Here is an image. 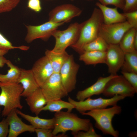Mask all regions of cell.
Returning <instances> with one entry per match:
<instances>
[{
	"label": "cell",
	"mask_w": 137,
	"mask_h": 137,
	"mask_svg": "<svg viewBox=\"0 0 137 137\" xmlns=\"http://www.w3.org/2000/svg\"><path fill=\"white\" fill-rule=\"evenodd\" d=\"M103 23L101 12L99 8L94 9L90 18L81 23L78 38L70 46L80 54L83 53L84 47L98 36L100 28Z\"/></svg>",
	"instance_id": "cell-1"
},
{
	"label": "cell",
	"mask_w": 137,
	"mask_h": 137,
	"mask_svg": "<svg viewBox=\"0 0 137 137\" xmlns=\"http://www.w3.org/2000/svg\"><path fill=\"white\" fill-rule=\"evenodd\" d=\"M55 124L52 133L54 136L60 133H65L68 131L72 134L80 131H85L91 123L90 119L78 117L71 112L60 111L54 114Z\"/></svg>",
	"instance_id": "cell-2"
},
{
	"label": "cell",
	"mask_w": 137,
	"mask_h": 137,
	"mask_svg": "<svg viewBox=\"0 0 137 137\" xmlns=\"http://www.w3.org/2000/svg\"><path fill=\"white\" fill-rule=\"evenodd\" d=\"M122 111L121 107L116 105L110 108L94 109L81 114L90 116L94 119L95 122V127L103 134L118 137L119 132L113 128L112 121L114 116L120 114Z\"/></svg>",
	"instance_id": "cell-3"
},
{
	"label": "cell",
	"mask_w": 137,
	"mask_h": 137,
	"mask_svg": "<svg viewBox=\"0 0 137 137\" xmlns=\"http://www.w3.org/2000/svg\"><path fill=\"white\" fill-rule=\"evenodd\" d=\"M0 106L4 107L2 116L6 117L13 110L23 108L20 100L23 88L21 84L0 82Z\"/></svg>",
	"instance_id": "cell-4"
},
{
	"label": "cell",
	"mask_w": 137,
	"mask_h": 137,
	"mask_svg": "<svg viewBox=\"0 0 137 137\" xmlns=\"http://www.w3.org/2000/svg\"><path fill=\"white\" fill-rule=\"evenodd\" d=\"M81 25V23L75 22L64 30H55L52 36L55 39V43L52 51L56 53L63 52L68 47L75 43L79 37Z\"/></svg>",
	"instance_id": "cell-5"
},
{
	"label": "cell",
	"mask_w": 137,
	"mask_h": 137,
	"mask_svg": "<svg viewBox=\"0 0 137 137\" xmlns=\"http://www.w3.org/2000/svg\"><path fill=\"white\" fill-rule=\"evenodd\" d=\"M125 98L124 96L116 95L108 99L99 97L93 99L89 97L83 100L76 101L69 97L68 101L73 105L75 109L81 114L87 111L106 108L109 106L116 105L119 101Z\"/></svg>",
	"instance_id": "cell-6"
},
{
	"label": "cell",
	"mask_w": 137,
	"mask_h": 137,
	"mask_svg": "<svg viewBox=\"0 0 137 137\" xmlns=\"http://www.w3.org/2000/svg\"><path fill=\"white\" fill-rule=\"evenodd\" d=\"M137 93L122 75H117L107 82L102 94L108 97H112L117 95L126 97H132Z\"/></svg>",
	"instance_id": "cell-7"
},
{
	"label": "cell",
	"mask_w": 137,
	"mask_h": 137,
	"mask_svg": "<svg viewBox=\"0 0 137 137\" xmlns=\"http://www.w3.org/2000/svg\"><path fill=\"white\" fill-rule=\"evenodd\" d=\"M132 28L126 21L110 24H101L98 36L102 38L108 44H119L125 32Z\"/></svg>",
	"instance_id": "cell-8"
},
{
	"label": "cell",
	"mask_w": 137,
	"mask_h": 137,
	"mask_svg": "<svg viewBox=\"0 0 137 137\" xmlns=\"http://www.w3.org/2000/svg\"><path fill=\"white\" fill-rule=\"evenodd\" d=\"M47 101L61 99L68 95L59 73H54L40 87Z\"/></svg>",
	"instance_id": "cell-9"
},
{
	"label": "cell",
	"mask_w": 137,
	"mask_h": 137,
	"mask_svg": "<svg viewBox=\"0 0 137 137\" xmlns=\"http://www.w3.org/2000/svg\"><path fill=\"white\" fill-rule=\"evenodd\" d=\"M64 23H55L48 21L38 25H26L27 33L26 42L30 43L36 39H40L46 41L52 36L53 31Z\"/></svg>",
	"instance_id": "cell-10"
},
{
	"label": "cell",
	"mask_w": 137,
	"mask_h": 137,
	"mask_svg": "<svg viewBox=\"0 0 137 137\" xmlns=\"http://www.w3.org/2000/svg\"><path fill=\"white\" fill-rule=\"evenodd\" d=\"M72 55L69 56L61 67L59 73L63 85L68 93L75 88L77 75L79 68Z\"/></svg>",
	"instance_id": "cell-11"
},
{
	"label": "cell",
	"mask_w": 137,
	"mask_h": 137,
	"mask_svg": "<svg viewBox=\"0 0 137 137\" xmlns=\"http://www.w3.org/2000/svg\"><path fill=\"white\" fill-rule=\"evenodd\" d=\"M82 11L79 8L71 4L61 5L49 12L48 21L55 23L68 22L74 18L79 16Z\"/></svg>",
	"instance_id": "cell-12"
},
{
	"label": "cell",
	"mask_w": 137,
	"mask_h": 137,
	"mask_svg": "<svg viewBox=\"0 0 137 137\" xmlns=\"http://www.w3.org/2000/svg\"><path fill=\"white\" fill-rule=\"evenodd\" d=\"M105 64L111 75H116L123 64L124 53L118 44H109L106 52Z\"/></svg>",
	"instance_id": "cell-13"
},
{
	"label": "cell",
	"mask_w": 137,
	"mask_h": 137,
	"mask_svg": "<svg viewBox=\"0 0 137 137\" xmlns=\"http://www.w3.org/2000/svg\"><path fill=\"white\" fill-rule=\"evenodd\" d=\"M31 70L40 87L54 73L50 62L45 56L36 61Z\"/></svg>",
	"instance_id": "cell-14"
},
{
	"label": "cell",
	"mask_w": 137,
	"mask_h": 137,
	"mask_svg": "<svg viewBox=\"0 0 137 137\" xmlns=\"http://www.w3.org/2000/svg\"><path fill=\"white\" fill-rule=\"evenodd\" d=\"M15 109L12 110L6 116L9 124L8 137H17L26 132H35V128L31 125L23 122L18 115Z\"/></svg>",
	"instance_id": "cell-15"
},
{
	"label": "cell",
	"mask_w": 137,
	"mask_h": 137,
	"mask_svg": "<svg viewBox=\"0 0 137 137\" xmlns=\"http://www.w3.org/2000/svg\"><path fill=\"white\" fill-rule=\"evenodd\" d=\"M117 75L110 74L106 77H99L94 84L83 90L78 91L76 95V98L78 101H82L94 95L102 94L107 82Z\"/></svg>",
	"instance_id": "cell-16"
},
{
	"label": "cell",
	"mask_w": 137,
	"mask_h": 137,
	"mask_svg": "<svg viewBox=\"0 0 137 137\" xmlns=\"http://www.w3.org/2000/svg\"><path fill=\"white\" fill-rule=\"evenodd\" d=\"M18 83L21 84L23 88L21 96L26 97L40 87L37 83L31 70L21 68Z\"/></svg>",
	"instance_id": "cell-17"
},
{
	"label": "cell",
	"mask_w": 137,
	"mask_h": 137,
	"mask_svg": "<svg viewBox=\"0 0 137 137\" xmlns=\"http://www.w3.org/2000/svg\"><path fill=\"white\" fill-rule=\"evenodd\" d=\"M96 5L100 10L102 14L103 23L110 24L124 22L126 19L122 13H119L117 10V8L109 7L97 2Z\"/></svg>",
	"instance_id": "cell-18"
},
{
	"label": "cell",
	"mask_w": 137,
	"mask_h": 137,
	"mask_svg": "<svg viewBox=\"0 0 137 137\" xmlns=\"http://www.w3.org/2000/svg\"><path fill=\"white\" fill-rule=\"evenodd\" d=\"M25 98V101L30 110L36 115H38L42 111V108L47 102L40 87Z\"/></svg>",
	"instance_id": "cell-19"
},
{
	"label": "cell",
	"mask_w": 137,
	"mask_h": 137,
	"mask_svg": "<svg viewBox=\"0 0 137 137\" xmlns=\"http://www.w3.org/2000/svg\"><path fill=\"white\" fill-rule=\"evenodd\" d=\"M15 111L18 114L28 121L35 128H43L53 129L55 124L54 117L49 119L40 118L38 115L33 116L27 114L16 109Z\"/></svg>",
	"instance_id": "cell-20"
},
{
	"label": "cell",
	"mask_w": 137,
	"mask_h": 137,
	"mask_svg": "<svg viewBox=\"0 0 137 137\" xmlns=\"http://www.w3.org/2000/svg\"><path fill=\"white\" fill-rule=\"evenodd\" d=\"M45 54L50 62L54 73H59L61 67L70 56L66 51L58 53L52 50H47Z\"/></svg>",
	"instance_id": "cell-21"
},
{
	"label": "cell",
	"mask_w": 137,
	"mask_h": 137,
	"mask_svg": "<svg viewBox=\"0 0 137 137\" xmlns=\"http://www.w3.org/2000/svg\"><path fill=\"white\" fill-rule=\"evenodd\" d=\"M106 54V52H85L80 54L79 60L87 65L105 64Z\"/></svg>",
	"instance_id": "cell-22"
},
{
	"label": "cell",
	"mask_w": 137,
	"mask_h": 137,
	"mask_svg": "<svg viewBox=\"0 0 137 137\" xmlns=\"http://www.w3.org/2000/svg\"><path fill=\"white\" fill-rule=\"evenodd\" d=\"M9 69L7 74H0V82L18 83L20 76L21 68L13 64L9 60H7L6 63Z\"/></svg>",
	"instance_id": "cell-23"
},
{
	"label": "cell",
	"mask_w": 137,
	"mask_h": 137,
	"mask_svg": "<svg viewBox=\"0 0 137 137\" xmlns=\"http://www.w3.org/2000/svg\"><path fill=\"white\" fill-rule=\"evenodd\" d=\"M137 31V29L131 28L125 32L122 37L118 44L124 53L136 50L134 48L133 41L135 34Z\"/></svg>",
	"instance_id": "cell-24"
},
{
	"label": "cell",
	"mask_w": 137,
	"mask_h": 137,
	"mask_svg": "<svg viewBox=\"0 0 137 137\" xmlns=\"http://www.w3.org/2000/svg\"><path fill=\"white\" fill-rule=\"evenodd\" d=\"M64 109L67 111L71 112L75 109L74 106L70 102L63 101L61 99L47 101L46 105L42 109V111L48 110L51 112H57Z\"/></svg>",
	"instance_id": "cell-25"
},
{
	"label": "cell",
	"mask_w": 137,
	"mask_h": 137,
	"mask_svg": "<svg viewBox=\"0 0 137 137\" xmlns=\"http://www.w3.org/2000/svg\"><path fill=\"white\" fill-rule=\"evenodd\" d=\"M124 53L122 71L137 73V50Z\"/></svg>",
	"instance_id": "cell-26"
},
{
	"label": "cell",
	"mask_w": 137,
	"mask_h": 137,
	"mask_svg": "<svg viewBox=\"0 0 137 137\" xmlns=\"http://www.w3.org/2000/svg\"><path fill=\"white\" fill-rule=\"evenodd\" d=\"M109 44L101 37L98 36L84 47L83 53L89 51L106 52Z\"/></svg>",
	"instance_id": "cell-27"
},
{
	"label": "cell",
	"mask_w": 137,
	"mask_h": 137,
	"mask_svg": "<svg viewBox=\"0 0 137 137\" xmlns=\"http://www.w3.org/2000/svg\"><path fill=\"white\" fill-rule=\"evenodd\" d=\"M29 48L28 46L22 45L20 46H13L12 43L0 32V49L7 50L19 49L23 50H27Z\"/></svg>",
	"instance_id": "cell-28"
},
{
	"label": "cell",
	"mask_w": 137,
	"mask_h": 137,
	"mask_svg": "<svg viewBox=\"0 0 137 137\" xmlns=\"http://www.w3.org/2000/svg\"><path fill=\"white\" fill-rule=\"evenodd\" d=\"M20 0H0V13L10 12L15 8Z\"/></svg>",
	"instance_id": "cell-29"
},
{
	"label": "cell",
	"mask_w": 137,
	"mask_h": 137,
	"mask_svg": "<svg viewBox=\"0 0 137 137\" xmlns=\"http://www.w3.org/2000/svg\"><path fill=\"white\" fill-rule=\"evenodd\" d=\"M75 137H101V135L95 132L91 123L89 129L85 131H80L72 134Z\"/></svg>",
	"instance_id": "cell-30"
},
{
	"label": "cell",
	"mask_w": 137,
	"mask_h": 137,
	"mask_svg": "<svg viewBox=\"0 0 137 137\" xmlns=\"http://www.w3.org/2000/svg\"><path fill=\"white\" fill-rule=\"evenodd\" d=\"M122 75L137 92V73L122 71Z\"/></svg>",
	"instance_id": "cell-31"
},
{
	"label": "cell",
	"mask_w": 137,
	"mask_h": 137,
	"mask_svg": "<svg viewBox=\"0 0 137 137\" xmlns=\"http://www.w3.org/2000/svg\"><path fill=\"white\" fill-rule=\"evenodd\" d=\"M122 14L132 27L137 29V10Z\"/></svg>",
	"instance_id": "cell-32"
},
{
	"label": "cell",
	"mask_w": 137,
	"mask_h": 137,
	"mask_svg": "<svg viewBox=\"0 0 137 137\" xmlns=\"http://www.w3.org/2000/svg\"><path fill=\"white\" fill-rule=\"evenodd\" d=\"M125 3L123 10V13L137 10V0H124Z\"/></svg>",
	"instance_id": "cell-33"
},
{
	"label": "cell",
	"mask_w": 137,
	"mask_h": 137,
	"mask_svg": "<svg viewBox=\"0 0 137 137\" xmlns=\"http://www.w3.org/2000/svg\"><path fill=\"white\" fill-rule=\"evenodd\" d=\"M101 4L107 6L112 5L115 7L123 10L125 3L124 0H98Z\"/></svg>",
	"instance_id": "cell-34"
},
{
	"label": "cell",
	"mask_w": 137,
	"mask_h": 137,
	"mask_svg": "<svg viewBox=\"0 0 137 137\" xmlns=\"http://www.w3.org/2000/svg\"><path fill=\"white\" fill-rule=\"evenodd\" d=\"M9 131V123L8 119L6 117L3 118L0 122V137L7 136Z\"/></svg>",
	"instance_id": "cell-35"
},
{
	"label": "cell",
	"mask_w": 137,
	"mask_h": 137,
	"mask_svg": "<svg viewBox=\"0 0 137 137\" xmlns=\"http://www.w3.org/2000/svg\"><path fill=\"white\" fill-rule=\"evenodd\" d=\"M27 7L36 12H39L42 9L40 0H28Z\"/></svg>",
	"instance_id": "cell-36"
},
{
	"label": "cell",
	"mask_w": 137,
	"mask_h": 137,
	"mask_svg": "<svg viewBox=\"0 0 137 137\" xmlns=\"http://www.w3.org/2000/svg\"><path fill=\"white\" fill-rule=\"evenodd\" d=\"M52 129L43 128H35V132L37 137H53L54 136Z\"/></svg>",
	"instance_id": "cell-37"
},
{
	"label": "cell",
	"mask_w": 137,
	"mask_h": 137,
	"mask_svg": "<svg viewBox=\"0 0 137 137\" xmlns=\"http://www.w3.org/2000/svg\"><path fill=\"white\" fill-rule=\"evenodd\" d=\"M7 60L4 56L0 57V67H2L4 66Z\"/></svg>",
	"instance_id": "cell-38"
},
{
	"label": "cell",
	"mask_w": 137,
	"mask_h": 137,
	"mask_svg": "<svg viewBox=\"0 0 137 137\" xmlns=\"http://www.w3.org/2000/svg\"><path fill=\"white\" fill-rule=\"evenodd\" d=\"M133 43L135 49L137 50V31L136 32L134 36Z\"/></svg>",
	"instance_id": "cell-39"
},
{
	"label": "cell",
	"mask_w": 137,
	"mask_h": 137,
	"mask_svg": "<svg viewBox=\"0 0 137 137\" xmlns=\"http://www.w3.org/2000/svg\"><path fill=\"white\" fill-rule=\"evenodd\" d=\"M8 50L0 49V57L4 56L8 52Z\"/></svg>",
	"instance_id": "cell-40"
},
{
	"label": "cell",
	"mask_w": 137,
	"mask_h": 137,
	"mask_svg": "<svg viewBox=\"0 0 137 137\" xmlns=\"http://www.w3.org/2000/svg\"><path fill=\"white\" fill-rule=\"evenodd\" d=\"M128 135L130 137L137 136V131H135L130 132L129 133Z\"/></svg>",
	"instance_id": "cell-41"
},
{
	"label": "cell",
	"mask_w": 137,
	"mask_h": 137,
	"mask_svg": "<svg viewBox=\"0 0 137 137\" xmlns=\"http://www.w3.org/2000/svg\"><path fill=\"white\" fill-rule=\"evenodd\" d=\"M2 111H1V106H0V117L1 115V113H2Z\"/></svg>",
	"instance_id": "cell-42"
},
{
	"label": "cell",
	"mask_w": 137,
	"mask_h": 137,
	"mask_svg": "<svg viewBox=\"0 0 137 137\" xmlns=\"http://www.w3.org/2000/svg\"><path fill=\"white\" fill-rule=\"evenodd\" d=\"M71 1H73L74 0H71Z\"/></svg>",
	"instance_id": "cell-43"
},
{
	"label": "cell",
	"mask_w": 137,
	"mask_h": 137,
	"mask_svg": "<svg viewBox=\"0 0 137 137\" xmlns=\"http://www.w3.org/2000/svg\"></svg>",
	"instance_id": "cell-44"
}]
</instances>
